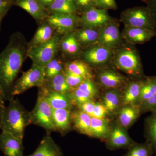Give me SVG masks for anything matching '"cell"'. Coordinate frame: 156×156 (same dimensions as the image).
Wrapping results in <instances>:
<instances>
[{
	"instance_id": "cell-1",
	"label": "cell",
	"mask_w": 156,
	"mask_h": 156,
	"mask_svg": "<svg viewBox=\"0 0 156 156\" xmlns=\"http://www.w3.org/2000/svg\"><path fill=\"white\" fill-rule=\"evenodd\" d=\"M25 52L20 36L14 34L10 37L5 49L0 53V84L7 101L14 98L11 94L12 89L22 67Z\"/></svg>"
},
{
	"instance_id": "cell-2",
	"label": "cell",
	"mask_w": 156,
	"mask_h": 156,
	"mask_svg": "<svg viewBox=\"0 0 156 156\" xmlns=\"http://www.w3.org/2000/svg\"><path fill=\"white\" fill-rule=\"evenodd\" d=\"M3 110L0 119V130L23 139L26 128L31 124L30 112L17 99L12 98Z\"/></svg>"
},
{
	"instance_id": "cell-3",
	"label": "cell",
	"mask_w": 156,
	"mask_h": 156,
	"mask_svg": "<svg viewBox=\"0 0 156 156\" xmlns=\"http://www.w3.org/2000/svg\"><path fill=\"white\" fill-rule=\"evenodd\" d=\"M46 80L44 67L33 64L30 69L23 73L15 82L11 93L12 97L20 95L33 87H43Z\"/></svg>"
},
{
	"instance_id": "cell-4",
	"label": "cell",
	"mask_w": 156,
	"mask_h": 156,
	"mask_svg": "<svg viewBox=\"0 0 156 156\" xmlns=\"http://www.w3.org/2000/svg\"><path fill=\"white\" fill-rule=\"evenodd\" d=\"M30 112L31 124L45 129L47 133L57 131L53 118V108L47 100L38 94L35 106Z\"/></svg>"
},
{
	"instance_id": "cell-5",
	"label": "cell",
	"mask_w": 156,
	"mask_h": 156,
	"mask_svg": "<svg viewBox=\"0 0 156 156\" xmlns=\"http://www.w3.org/2000/svg\"><path fill=\"white\" fill-rule=\"evenodd\" d=\"M59 38L53 37L46 43L30 47L27 52V56L33 64L45 67L54 58L59 45Z\"/></svg>"
},
{
	"instance_id": "cell-6",
	"label": "cell",
	"mask_w": 156,
	"mask_h": 156,
	"mask_svg": "<svg viewBox=\"0 0 156 156\" xmlns=\"http://www.w3.org/2000/svg\"><path fill=\"white\" fill-rule=\"evenodd\" d=\"M126 25L155 31V23L148 8L136 7L127 9L122 14Z\"/></svg>"
},
{
	"instance_id": "cell-7",
	"label": "cell",
	"mask_w": 156,
	"mask_h": 156,
	"mask_svg": "<svg viewBox=\"0 0 156 156\" xmlns=\"http://www.w3.org/2000/svg\"><path fill=\"white\" fill-rule=\"evenodd\" d=\"M105 140L107 148L111 151L128 149L135 142L129 136L127 129L117 123L111 126L108 136Z\"/></svg>"
},
{
	"instance_id": "cell-8",
	"label": "cell",
	"mask_w": 156,
	"mask_h": 156,
	"mask_svg": "<svg viewBox=\"0 0 156 156\" xmlns=\"http://www.w3.org/2000/svg\"><path fill=\"white\" fill-rule=\"evenodd\" d=\"M117 67L130 74L140 75L142 68L139 58L132 50L125 49L119 52L115 59Z\"/></svg>"
},
{
	"instance_id": "cell-9",
	"label": "cell",
	"mask_w": 156,
	"mask_h": 156,
	"mask_svg": "<svg viewBox=\"0 0 156 156\" xmlns=\"http://www.w3.org/2000/svg\"><path fill=\"white\" fill-rule=\"evenodd\" d=\"M24 149L23 140L5 131L0 133V151L5 156H23Z\"/></svg>"
},
{
	"instance_id": "cell-10",
	"label": "cell",
	"mask_w": 156,
	"mask_h": 156,
	"mask_svg": "<svg viewBox=\"0 0 156 156\" xmlns=\"http://www.w3.org/2000/svg\"><path fill=\"white\" fill-rule=\"evenodd\" d=\"M111 18L106 10L92 8L83 12L80 20L86 28L102 27L110 22Z\"/></svg>"
},
{
	"instance_id": "cell-11",
	"label": "cell",
	"mask_w": 156,
	"mask_h": 156,
	"mask_svg": "<svg viewBox=\"0 0 156 156\" xmlns=\"http://www.w3.org/2000/svg\"><path fill=\"white\" fill-rule=\"evenodd\" d=\"M97 42L100 46L108 49L115 48L120 42L119 30L115 23H108L101 27L98 31Z\"/></svg>"
},
{
	"instance_id": "cell-12",
	"label": "cell",
	"mask_w": 156,
	"mask_h": 156,
	"mask_svg": "<svg viewBox=\"0 0 156 156\" xmlns=\"http://www.w3.org/2000/svg\"><path fill=\"white\" fill-rule=\"evenodd\" d=\"M38 94L44 98L54 109H73L74 105L68 93L64 94L54 92L43 86L40 87Z\"/></svg>"
},
{
	"instance_id": "cell-13",
	"label": "cell",
	"mask_w": 156,
	"mask_h": 156,
	"mask_svg": "<svg viewBox=\"0 0 156 156\" xmlns=\"http://www.w3.org/2000/svg\"><path fill=\"white\" fill-rule=\"evenodd\" d=\"M47 20L58 33H65L75 28L78 18L75 14H51L47 17Z\"/></svg>"
},
{
	"instance_id": "cell-14",
	"label": "cell",
	"mask_w": 156,
	"mask_h": 156,
	"mask_svg": "<svg viewBox=\"0 0 156 156\" xmlns=\"http://www.w3.org/2000/svg\"><path fill=\"white\" fill-rule=\"evenodd\" d=\"M117 123L126 129L131 127L141 115L139 105H122L116 112Z\"/></svg>"
},
{
	"instance_id": "cell-15",
	"label": "cell",
	"mask_w": 156,
	"mask_h": 156,
	"mask_svg": "<svg viewBox=\"0 0 156 156\" xmlns=\"http://www.w3.org/2000/svg\"><path fill=\"white\" fill-rule=\"evenodd\" d=\"M27 156H63V152L50 133H47L36 150Z\"/></svg>"
},
{
	"instance_id": "cell-16",
	"label": "cell",
	"mask_w": 156,
	"mask_h": 156,
	"mask_svg": "<svg viewBox=\"0 0 156 156\" xmlns=\"http://www.w3.org/2000/svg\"><path fill=\"white\" fill-rule=\"evenodd\" d=\"M70 109H53V118L56 131L64 135L72 128L71 113Z\"/></svg>"
},
{
	"instance_id": "cell-17",
	"label": "cell",
	"mask_w": 156,
	"mask_h": 156,
	"mask_svg": "<svg viewBox=\"0 0 156 156\" xmlns=\"http://www.w3.org/2000/svg\"><path fill=\"white\" fill-rule=\"evenodd\" d=\"M155 34V31L126 25L123 31L124 37L133 44H141L147 41Z\"/></svg>"
},
{
	"instance_id": "cell-18",
	"label": "cell",
	"mask_w": 156,
	"mask_h": 156,
	"mask_svg": "<svg viewBox=\"0 0 156 156\" xmlns=\"http://www.w3.org/2000/svg\"><path fill=\"white\" fill-rule=\"evenodd\" d=\"M91 119L90 116L78 108L72 111V123L73 128L81 134L89 136H92Z\"/></svg>"
},
{
	"instance_id": "cell-19",
	"label": "cell",
	"mask_w": 156,
	"mask_h": 156,
	"mask_svg": "<svg viewBox=\"0 0 156 156\" xmlns=\"http://www.w3.org/2000/svg\"><path fill=\"white\" fill-rule=\"evenodd\" d=\"M14 3L37 20H43L48 17L46 9L37 0H16Z\"/></svg>"
},
{
	"instance_id": "cell-20",
	"label": "cell",
	"mask_w": 156,
	"mask_h": 156,
	"mask_svg": "<svg viewBox=\"0 0 156 156\" xmlns=\"http://www.w3.org/2000/svg\"><path fill=\"white\" fill-rule=\"evenodd\" d=\"M111 56V52L110 49L101 46L91 48L84 54L86 61L93 65L103 64L109 59Z\"/></svg>"
},
{
	"instance_id": "cell-21",
	"label": "cell",
	"mask_w": 156,
	"mask_h": 156,
	"mask_svg": "<svg viewBox=\"0 0 156 156\" xmlns=\"http://www.w3.org/2000/svg\"><path fill=\"white\" fill-rule=\"evenodd\" d=\"M98 80L104 87L110 89H116L125 83L126 81L124 76L110 70L100 73L98 75Z\"/></svg>"
},
{
	"instance_id": "cell-22",
	"label": "cell",
	"mask_w": 156,
	"mask_h": 156,
	"mask_svg": "<svg viewBox=\"0 0 156 156\" xmlns=\"http://www.w3.org/2000/svg\"><path fill=\"white\" fill-rule=\"evenodd\" d=\"M111 125L106 118L91 117V132L92 137L105 140L108 136Z\"/></svg>"
},
{
	"instance_id": "cell-23",
	"label": "cell",
	"mask_w": 156,
	"mask_h": 156,
	"mask_svg": "<svg viewBox=\"0 0 156 156\" xmlns=\"http://www.w3.org/2000/svg\"><path fill=\"white\" fill-rule=\"evenodd\" d=\"M144 81H133L128 84L122 96V105H137Z\"/></svg>"
},
{
	"instance_id": "cell-24",
	"label": "cell",
	"mask_w": 156,
	"mask_h": 156,
	"mask_svg": "<svg viewBox=\"0 0 156 156\" xmlns=\"http://www.w3.org/2000/svg\"><path fill=\"white\" fill-rule=\"evenodd\" d=\"M122 96L119 91L111 89L105 92L102 97V102L108 114L116 112L122 103Z\"/></svg>"
},
{
	"instance_id": "cell-25",
	"label": "cell",
	"mask_w": 156,
	"mask_h": 156,
	"mask_svg": "<svg viewBox=\"0 0 156 156\" xmlns=\"http://www.w3.org/2000/svg\"><path fill=\"white\" fill-rule=\"evenodd\" d=\"M44 86L54 92L64 94H67L73 90L66 83L63 72L50 79H46Z\"/></svg>"
},
{
	"instance_id": "cell-26",
	"label": "cell",
	"mask_w": 156,
	"mask_h": 156,
	"mask_svg": "<svg viewBox=\"0 0 156 156\" xmlns=\"http://www.w3.org/2000/svg\"><path fill=\"white\" fill-rule=\"evenodd\" d=\"M47 10L51 14H75L77 11L74 0H54Z\"/></svg>"
},
{
	"instance_id": "cell-27",
	"label": "cell",
	"mask_w": 156,
	"mask_h": 156,
	"mask_svg": "<svg viewBox=\"0 0 156 156\" xmlns=\"http://www.w3.org/2000/svg\"><path fill=\"white\" fill-rule=\"evenodd\" d=\"M144 131L146 141L151 144L156 154V112L151 113L145 119Z\"/></svg>"
},
{
	"instance_id": "cell-28",
	"label": "cell",
	"mask_w": 156,
	"mask_h": 156,
	"mask_svg": "<svg viewBox=\"0 0 156 156\" xmlns=\"http://www.w3.org/2000/svg\"><path fill=\"white\" fill-rule=\"evenodd\" d=\"M53 28L49 24L45 23L38 28L31 42L30 47L46 43L53 37Z\"/></svg>"
},
{
	"instance_id": "cell-29",
	"label": "cell",
	"mask_w": 156,
	"mask_h": 156,
	"mask_svg": "<svg viewBox=\"0 0 156 156\" xmlns=\"http://www.w3.org/2000/svg\"><path fill=\"white\" fill-rule=\"evenodd\" d=\"M156 92V76L147 78L144 81L140 90V95L137 105L142 103L151 98Z\"/></svg>"
},
{
	"instance_id": "cell-30",
	"label": "cell",
	"mask_w": 156,
	"mask_h": 156,
	"mask_svg": "<svg viewBox=\"0 0 156 156\" xmlns=\"http://www.w3.org/2000/svg\"><path fill=\"white\" fill-rule=\"evenodd\" d=\"M128 150L123 156H153L154 154L151 146L147 141L143 143L135 142Z\"/></svg>"
},
{
	"instance_id": "cell-31",
	"label": "cell",
	"mask_w": 156,
	"mask_h": 156,
	"mask_svg": "<svg viewBox=\"0 0 156 156\" xmlns=\"http://www.w3.org/2000/svg\"><path fill=\"white\" fill-rule=\"evenodd\" d=\"M65 69L87 79H92V75L90 68L86 63L80 61H74L67 63Z\"/></svg>"
},
{
	"instance_id": "cell-32",
	"label": "cell",
	"mask_w": 156,
	"mask_h": 156,
	"mask_svg": "<svg viewBox=\"0 0 156 156\" xmlns=\"http://www.w3.org/2000/svg\"><path fill=\"white\" fill-rule=\"evenodd\" d=\"M98 31L94 28H86L80 30L76 35L78 41L85 44H92L97 41Z\"/></svg>"
},
{
	"instance_id": "cell-33",
	"label": "cell",
	"mask_w": 156,
	"mask_h": 156,
	"mask_svg": "<svg viewBox=\"0 0 156 156\" xmlns=\"http://www.w3.org/2000/svg\"><path fill=\"white\" fill-rule=\"evenodd\" d=\"M63 65L60 60L53 59L44 67L46 79H50L63 72Z\"/></svg>"
},
{
	"instance_id": "cell-34",
	"label": "cell",
	"mask_w": 156,
	"mask_h": 156,
	"mask_svg": "<svg viewBox=\"0 0 156 156\" xmlns=\"http://www.w3.org/2000/svg\"><path fill=\"white\" fill-rule=\"evenodd\" d=\"M63 73L66 83L73 89L77 88L85 80H87L86 78L77 75L68 70L64 69Z\"/></svg>"
},
{
	"instance_id": "cell-35",
	"label": "cell",
	"mask_w": 156,
	"mask_h": 156,
	"mask_svg": "<svg viewBox=\"0 0 156 156\" xmlns=\"http://www.w3.org/2000/svg\"><path fill=\"white\" fill-rule=\"evenodd\" d=\"M77 88L80 89L86 94L90 95L93 99L98 94V90L97 86L92 82L91 79L85 80Z\"/></svg>"
},
{
	"instance_id": "cell-36",
	"label": "cell",
	"mask_w": 156,
	"mask_h": 156,
	"mask_svg": "<svg viewBox=\"0 0 156 156\" xmlns=\"http://www.w3.org/2000/svg\"><path fill=\"white\" fill-rule=\"evenodd\" d=\"M140 108L141 115L148 112H156V92L151 98L142 103Z\"/></svg>"
},
{
	"instance_id": "cell-37",
	"label": "cell",
	"mask_w": 156,
	"mask_h": 156,
	"mask_svg": "<svg viewBox=\"0 0 156 156\" xmlns=\"http://www.w3.org/2000/svg\"><path fill=\"white\" fill-rule=\"evenodd\" d=\"M77 11H83L92 8H98L96 0H74Z\"/></svg>"
},
{
	"instance_id": "cell-38",
	"label": "cell",
	"mask_w": 156,
	"mask_h": 156,
	"mask_svg": "<svg viewBox=\"0 0 156 156\" xmlns=\"http://www.w3.org/2000/svg\"><path fill=\"white\" fill-rule=\"evenodd\" d=\"M80 42L76 38L75 35L71 34L70 41L69 46L67 54L74 55L76 54L80 49Z\"/></svg>"
},
{
	"instance_id": "cell-39",
	"label": "cell",
	"mask_w": 156,
	"mask_h": 156,
	"mask_svg": "<svg viewBox=\"0 0 156 156\" xmlns=\"http://www.w3.org/2000/svg\"><path fill=\"white\" fill-rule=\"evenodd\" d=\"M108 114V112L103 103L95 102V108L92 117L97 118H105Z\"/></svg>"
},
{
	"instance_id": "cell-40",
	"label": "cell",
	"mask_w": 156,
	"mask_h": 156,
	"mask_svg": "<svg viewBox=\"0 0 156 156\" xmlns=\"http://www.w3.org/2000/svg\"><path fill=\"white\" fill-rule=\"evenodd\" d=\"M95 105V102L93 100H91L81 104L77 107L79 109L86 113L90 116L92 117Z\"/></svg>"
},
{
	"instance_id": "cell-41",
	"label": "cell",
	"mask_w": 156,
	"mask_h": 156,
	"mask_svg": "<svg viewBox=\"0 0 156 156\" xmlns=\"http://www.w3.org/2000/svg\"><path fill=\"white\" fill-rule=\"evenodd\" d=\"M96 2L98 9L115 10L117 8L115 0H96Z\"/></svg>"
},
{
	"instance_id": "cell-42",
	"label": "cell",
	"mask_w": 156,
	"mask_h": 156,
	"mask_svg": "<svg viewBox=\"0 0 156 156\" xmlns=\"http://www.w3.org/2000/svg\"><path fill=\"white\" fill-rule=\"evenodd\" d=\"M13 2L11 0H0V15H5Z\"/></svg>"
},
{
	"instance_id": "cell-43",
	"label": "cell",
	"mask_w": 156,
	"mask_h": 156,
	"mask_svg": "<svg viewBox=\"0 0 156 156\" xmlns=\"http://www.w3.org/2000/svg\"><path fill=\"white\" fill-rule=\"evenodd\" d=\"M147 4L148 9L152 15L155 25L156 24V0H144Z\"/></svg>"
},
{
	"instance_id": "cell-44",
	"label": "cell",
	"mask_w": 156,
	"mask_h": 156,
	"mask_svg": "<svg viewBox=\"0 0 156 156\" xmlns=\"http://www.w3.org/2000/svg\"><path fill=\"white\" fill-rule=\"evenodd\" d=\"M37 1L43 6V7L47 10L48 7L52 4L54 0H37Z\"/></svg>"
},
{
	"instance_id": "cell-45",
	"label": "cell",
	"mask_w": 156,
	"mask_h": 156,
	"mask_svg": "<svg viewBox=\"0 0 156 156\" xmlns=\"http://www.w3.org/2000/svg\"><path fill=\"white\" fill-rule=\"evenodd\" d=\"M6 100V96L2 87L0 84V104H5V102Z\"/></svg>"
},
{
	"instance_id": "cell-46",
	"label": "cell",
	"mask_w": 156,
	"mask_h": 156,
	"mask_svg": "<svg viewBox=\"0 0 156 156\" xmlns=\"http://www.w3.org/2000/svg\"><path fill=\"white\" fill-rule=\"evenodd\" d=\"M5 104H0V119H1V116H2V113L3 111L4 108H5Z\"/></svg>"
},
{
	"instance_id": "cell-47",
	"label": "cell",
	"mask_w": 156,
	"mask_h": 156,
	"mask_svg": "<svg viewBox=\"0 0 156 156\" xmlns=\"http://www.w3.org/2000/svg\"><path fill=\"white\" fill-rule=\"evenodd\" d=\"M5 16V15H0V25H1V22H2V20L3 17Z\"/></svg>"
},
{
	"instance_id": "cell-48",
	"label": "cell",
	"mask_w": 156,
	"mask_h": 156,
	"mask_svg": "<svg viewBox=\"0 0 156 156\" xmlns=\"http://www.w3.org/2000/svg\"><path fill=\"white\" fill-rule=\"evenodd\" d=\"M11 1H12V2H13V1H14V0H11ZM15 1H16V0H15Z\"/></svg>"
}]
</instances>
